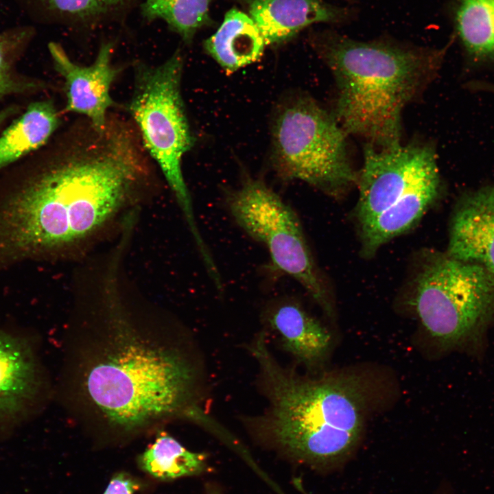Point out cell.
Masks as SVG:
<instances>
[{"label":"cell","mask_w":494,"mask_h":494,"mask_svg":"<svg viewBox=\"0 0 494 494\" xmlns=\"http://www.w3.org/2000/svg\"><path fill=\"white\" fill-rule=\"evenodd\" d=\"M152 159L132 121L83 117L39 165L0 193V271L57 258L89 241L151 183Z\"/></svg>","instance_id":"cell-1"},{"label":"cell","mask_w":494,"mask_h":494,"mask_svg":"<svg viewBox=\"0 0 494 494\" xmlns=\"http://www.w3.org/2000/svg\"><path fill=\"white\" fill-rule=\"evenodd\" d=\"M268 405L247 417L253 432L303 460L329 464L348 456L364 426V395L351 375L309 379L280 364L261 332L248 345Z\"/></svg>","instance_id":"cell-2"},{"label":"cell","mask_w":494,"mask_h":494,"mask_svg":"<svg viewBox=\"0 0 494 494\" xmlns=\"http://www.w3.org/2000/svg\"><path fill=\"white\" fill-rule=\"evenodd\" d=\"M315 40L335 78L333 116L340 126L377 148L400 144L402 110L435 76L445 49L363 42L332 32Z\"/></svg>","instance_id":"cell-3"},{"label":"cell","mask_w":494,"mask_h":494,"mask_svg":"<svg viewBox=\"0 0 494 494\" xmlns=\"http://www.w3.org/2000/svg\"><path fill=\"white\" fill-rule=\"evenodd\" d=\"M120 329L86 368L84 388L93 405L125 429L178 415L200 422L198 367L177 350L148 346Z\"/></svg>","instance_id":"cell-4"},{"label":"cell","mask_w":494,"mask_h":494,"mask_svg":"<svg viewBox=\"0 0 494 494\" xmlns=\"http://www.w3.org/2000/svg\"><path fill=\"white\" fill-rule=\"evenodd\" d=\"M183 58L178 51L158 66L136 67L128 110L149 156L158 165L170 187L194 241L202 239L182 159L193 144L180 82Z\"/></svg>","instance_id":"cell-5"},{"label":"cell","mask_w":494,"mask_h":494,"mask_svg":"<svg viewBox=\"0 0 494 494\" xmlns=\"http://www.w3.org/2000/svg\"><path fill=\"white\" fill-rule=\"evenodd\" d=\"M346 132L313 99L283 106L272 130L274 165L286 179L299 180L336 198L357 184L346 152Z\"/></svg>","instance_id":"cell-6"},{"label":"cell","mask_w":494,"mask_h":494,"mask_svg":"<svg viewBox=\"0 0 494 494\" xmlns=\"http://www.w3.org/2000/svg\"><path fill=\"white\" fill-rule=\"evenodd\" d=\"M415 307L423 327L443 346L478 335L494 314V274L481 266L436 255L416 280Z\"/></svg>","instance_id":"cell-7"},{"label":"cell","mask_w":494,"mask_h":494,"mask_svg":"<svg viewBox=\"0 0 494 494\" xmlns=\"http://www.w3.org/2000/svg\"><path fill=\"white\" fill-rule=\"evenodd\" d=\"M231 217L267 249L272 265L297 281L329 316L333 306L295 211L263 181L247 179L226 196Z\"/></svg>","instance_id":"cell-8"},{"label":"cell","mask_w":494,"mask_h":494,"mask_svg":"<svg viewBox=\"0 0 494 494\" xmlns=\"http://www.w3.org/2000/svg\"><path fill=\"white\" fill-rule=\"evenodd\" d=\"M438 168L434 148L427 144H399L377 148L366 144L357 177L356 215L360 227L395 202L410 187Z\"/></svg>","instance_id":"cell-9"},{"label":"cell","mask_w":494,"mask_h":494,"mask_svg":"<svg viewBox=\"0 0 494 494\" xmlns=\"http://www.w3.org/2000/svg\"><path fill=\"white\" fill-rule=\"evenodd\" d=\"M48 47L54 68L64 80L66 110L82 115L95 126H104L109 109L117 106L110 93L120 72L112 62L113 44H102L89 66L75 63L60 44L51 42Z\"/></svg>","instance_id":"cell-10"},{"label":"cell","mask_w":494,"mask_h":494,"mask_svg":"<svg viewBox=\"0 0 494 494\" xmlns=\"http://www.w3.org/2000/svg\"><path fill=\"white\" fill-rule=\"evenodd\" d=\"M447 254L494 274V183L461 199L451 221Z\"/></svg>","instance_id":"cell-11"},{"label":"cell","mask_w":494,"mask_h":494,"mask_svg":"<svg viewBox=\"0 0 494 494\" xmlns=\"http://www.w3.org/2000/svg\"><path fill=\"white\" fill-rule=\"evenodd\" d=\"M263 318L281 349L298 362L314 368L324 362L331 336L298 301L291 297L276 298L265 307Z\"/></svg>","instance_id":"cell-12"},{"label":"cell","mask_w":494,"mask_h":494,"mask_svg":"<svg viewBox=\"0 0 494 494\" xmlns=\"http://www.w3.org/2000/svg\"><path fill=\"white\" fill-rule=\"evenodd\" d=\"M38 363L30 345L0 331V421L21 419L40 388Z\"/></svg>","instance_id":"cell-13"},{"label":"cell","mask_w":494,"mask_h":494,"mask_svg":"<svg viewBox=\"0 0 494 494\" xmlns=\"http://www.w3.org/2000/svg\"><path fill=\"white\" fill-rule=\"evenodd\" d=\"M349 12L322 0H251L248 15L268 45L285 41L316 23L344 21Z\"/></svg>","instance_id":"cell-14"},{"label":"cell","mask_w":494,"mask_h":494,"mask_svg":"<svg viewBox=\"0 0 494 494\" xmlns=\"http://www.w3.org/2000/svg\"><path fill=\"white\" fill-rule=\"evenodd\" d=\"M440 187L438 167L420 178L391 206L360 227L363 255H373L382 245L415 225L436 200Z\"/></svg>","instance_id":"cell-15"},{"label":"cell","mask_w":494,"mask_h":494,"mask_svg":"<svg viewBox=\"0 0 494 494\" xmlns=\"http://www.w3.org/2000/svg\"><path fill=\"white\" fill-rule=\"evenodd\" d=\"M266 46L251 17L236 8L226 13L215 33L204 42L207 52L229 73L258 60Z\"/></svg>","instance_id":"cell-16"},{"label":"cell","mask_w":494,"mask_h":494,"mask_svg":"<svg viewBox=\"0 0 494 494\" xmlns=\"http://www.w3.org/2000/svg\"><path fill=\"white\" fill-rule=\"evenodd\" d=\"M59 124V116L52 102L31 104L0 136V169L43 146Z\"/></svg>","instance_id":"cell-17"},{"label":"cell","mask_w":494,"mask_h":494,"mask_svg":"<svg viewBox=\"0 0 494 494\" xmlns=\"http://www.w3.org/2000/svg\"><path fill=\"white\" fill-rule=\"evenodd\" d=\"M454 22L467 57L475 63L494 62V0H457Z\"/></svg>","instance_id":"cell-18"},{"label":"cell","mask_w":494,"mask_h":494,"mask_svg":"<svg viewBox=\"0 0 494 494\" xmlns=\"http://www.w3.org/2000/svg\"><path fill=\"white\" fill-rule=\"evenodd\" d=\"M139 463L154 477L167 480L202 471L205 459L202 454L187 450L173 437L162 434L142 454Z\"/></svg>","instance_id":"cell-19"},{"label":"cell","mask_w":494,"mask_h":494,"mask_svg":"<svg viewBox=\"0 0 494 494\" xmlns=\"http://www.w3.org/2000/svg\"><path fill=\"white\" fill-rule=\"evenodd\" d=\"M212 0H145L141 5L144 18L161 19L186 42L210 22Z\"/></svg>","instance_id":"cell-20"},{"label":"cell","mask_w":494,"mask_h":494,"mask_svg":"<svg viewBox=\"0 0 494 494\" xmlns=\"http://www.w3.org/2000/svg\"><path fill=\"white\" fill-rule=\"evenodd\" d=\"M34 34V29L27 26L14 27L0 33V99L40 87L39 82L21 77L14 71L16 60Z\"/></svg>","instance_id":"cell-21"},{"label":"cell","mask_w":494,"mask_h":494,"mask_svg":"<svg viewBox=\"0 0 494 494\" xmlns=\"http://www.w3.org/2000/svg\"><path fill=\"white\" fill-rule=\"evenodd\" d=\"M128 0H36L45 10L62 16L87 19L101 16Z\"/></svg>","instance_id":"cell-22"},{"label":"cell","mask_w":494,"mask_h":494,"mask_svg":"<svg viewBox=\"0 0 494 494\" xmlns=\"http://www.w3.org/2000/svg\"><path fill=\"white\" fill-rule=\"evenodd\" d=\"M136 482L125 473L116 475L110 482L104 494H133Z\"/></svg>","instance_id":"cell-23"},{"label":"cell","mask_w":494,"mask_h":494,"mask_svg":"<svg viewBox=\"0 0 494 494\" xmlns=\"http://www.w3.org/2000/svg\"><path fill=\"white\" fill-rule=\"evenodd\" d=\"M472 86L475 90L486 91L494 94V84L485 82H474Z\"/></svg>","instance_id":"cell-24"},{"label":"cell","mask_w":494,"mask_h":494,"mask_svg":"<svg viewBox=\"0 0 494 494\" xmlns=\"http://www.w3.org/2000/svg\"><path fill=\"white\" fill-rule=\"evenodd\" d=\"M13 109L9 108L0 111V124H1L9 115H10Z\"/></svg>","instance_id":"cell-25"},{"label":"cell","mask_w":494,"mask_h":494,"mask_svg":"<svg viewBox=\"0 0 494 494\" xmlns=\"http://www.w3.org/2000/svg\"><path fill=\"white\" fill-rule=\"evenodd\" d=\"M209 494H218L215 490L209 491Z\"/></svg>","instance_id":"cell-26"}]
</instances>
